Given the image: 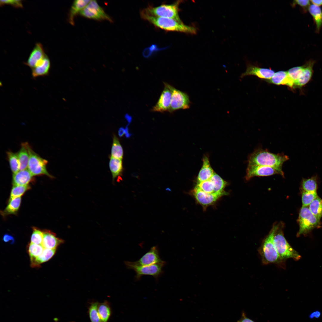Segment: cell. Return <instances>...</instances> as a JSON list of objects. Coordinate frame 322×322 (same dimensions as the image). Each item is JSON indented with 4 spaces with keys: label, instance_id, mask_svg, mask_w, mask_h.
Wrapping results in <instances>:
<instances>
[{
    "label": "cell",
    "instance_id": "obj_20",
    "mask_svg": "<svg viewBox=\"0 0 322 322\" xmlns=\"http://www.w3.org/2000/svg\"><path fill=\"white\" fill-rule=\"evenodd\" d=\"M214 173L210 166L208 158L205 156L203 158L202 166L197 177V183L210 179Z\"/></svg>",
    "mask_w": 322,
    "mask_h": 322
},
{
    "label": "cell",
    "instance_id": "obj_4",
    "mask_svg": "<svg viewBox=\"0 0 322 322\" xmlns=\"http://www.w3.org/2000/svg\"><path fill=\"white\" fill-rule=\"evenodd\" d=\"M284 224L280 222L278 223L273 238L274 245L281 259L283 261L287 259L292 258L298 260L300 255L290 245L284 236Z\"/></svg>",
    "mask_w": 322,
    "mask_h": 322
},
{
    "label": "cell",
    "instance_id": "obj_22",
    "mask_svg": "<svg viewBox=\"0 0 322 322\" xmlns=\"http://www.w3.org/2000/svg\"><path fill=\"white\" fill-rule=\"evenodd\" d=\"M267 81L276 85H285L291 88H293L294 84L293 82L289 77L287 72L284 71H279L275 73Z\"/></svg>",
    "mask_w": 322,
    "mask_h": 322
},
{
    "label": "cell",
    "instance_id": "obj_33",
    "mask_svg": "<svg viewBox=\"0 0 322 322\" xmlns=\"http://www.w3.org/2000/svg\"><path fill=\"white\" fill-rule=\"evenodd\" d=\"M44 248L41 245L35 244L31 242L28 244L27 250L31 262L41 254Z\"/></svg>",
    "mask_w": 322,
    "mask_h": 322
},
{
    "label": "cell",
    "instance_id": "obj_16",
    "mask_svg": "<svg viewBox=\"0 0 322 322\" xmlns=\"http://www.w3.org/2000/svg\"><path fill=\"white\" fill-rule=\"evenodd\" d=\"M43 237L42 245L44 248L56 249L58 246L63 243L64 241L57 237L56 234L50 230H43Z\"/></svg>",
    "mask_w": 322,
    "mask_h": 322
},
{
    "label": "cell",
    "instance_id": "obj_35",
    "mask_svg": "<svg viewBox=\"0 0 322 322\" xmlns=\"http://www.w3.org/2000/svg\"><path fill=\"white\" fill-rule=\"evenodd\" d=\"M213 182L214 188V192H219L224 191L227 182L219 175L215 173L210 179Z\"/></svg>",
    "mask_w": 322,
    "mask_h": 322
},
{
    "label": "cell",
    "instance_id": "obj_31",
    "mask_svg": "<svg viewBox=\"0 0 322 322\" xmlns=\"http://www.w3.org/2000/svg\"><path fill=\"white\" fill-rule=\"evenodd\" d=\"M98 311L101 322H107L111 313L110 306L109 303L105 301L99 303Z\"/></svg>",
    "mask_w": 322,
    "mask_h": 322
},
{
    "label": "cell",
    "instance_id": "obj_24",
    "mask_svg": "<svg viewBox=\"0 0 322 322\" xmlns=\"http://www.w3.org/2000/svg\"><path fill=\"white\" fill-rule=\"evenodd\" d=\"M109 167L112 176L113 182L120 177L123 171L122 160L110 157Z\"/></svg>",
    "mask_w": 322,
    "mask_h": 322
},
{
    "label": "cell",
    "instance_id": "obj_6",
    "mask_svg": "<svg viewBox=\"0 0 322 322\" xmlns=\"http://www.w3.org/2000/svg\"><path fill=\"white\" fill-rule=\"evenodd\" d=\"M299 229L297 234L299 236L306 234L313 229L320 226V219L315 216L308 207L302 206L298 219Z\"/></svg>",
    "mask_w": 322,
    "mask_h": 322
},
{
    "label": "cell",
    "instance_id": "obj_5",
    "mask_svg": "<svg viewBox=\"0 0 322 322\" xmlns=\"http://www.w3.org/2000/svg\"><path fill=\"white\" fill-rule=\"evenodd\" d=\"M181 1H178L171 4H162L156 7L150 6L143 9L140 13L156 17L172 19L182 22L178 13L179 6Z\"/></svg>",
    "mask_w": 322,
    "mask_h": 322
},
{
    "label": "cell",
    "instance_id": "obj_36",
    "mask_svg": "<svg viewBox=\"0 0 322 322\" xmlns=\"http://www.w3.org/2000/svg\"><path fill=\"white\" fill-rule=\"evenodd\" d=\"M31 187L29 185H13L11 189L9 199L20 197Z\"/></svg>",
    "mask_w": 322,
    "mask_h": 322
},
{
    "label": "cell",
    "instance_id": "obj_23",
    "mask_svg": "<svg viewBox=\"0 0 322 322\" xmlns=\"http://www.w3.org/2000/svg\"><path fill=\"white\" fill-rule=\"evenodd\" d=\"M91 0H77L73 2L70 8L69 15V21L72 25H74L75 16L87 5Z\"/></svg>",
    "mask_w": 322,
    "mask_h": 322
},
{
    "label": "cell",
    "instance_id": "obj_34",
    "mask_svg": "<svg viewBox=\"0 0 322 322\" xmlns=\"http://www.w3.org/2000/svg\"><path fill=\"white\" fill-rule=\"evenodd\" d=\"M10 167L13 174L19 171V163L17 153L11 151L7 153Z\"/></svg>",
    "mask_w": 322,
    "mask_h": 322
},
{
    "label": "cell",
    "instance_id": "obj_29",
    "mask_svg": "<svg viewBox=\"0 0 322 322\" xmlns=\"http://www.w3.org/2000/svg\"><path fill=\"white\" fill-rule=\"evenodd\" d=\"M317 175L313 176L309 178L303 179L301 182V186L303 191L310 192H317Z\"/></svg>",
    "mask_w": 322,
    "mask_h": 322
},
{
    "label": "cell",
    "instance_id": "obj_39",
    "mask_svg": "<svg viewBox=\"0 0 322 322\" xmlns=\"http://www.w3.org/2000/svg\"><path fill=\"white\" fill-rule=\"evenodd\" d=\"M43 235V230H41L35 227H33L30 242L35 244L41 245Z\"/></svg>",
    "mask_w": 322,
    "mask_h": 322
},
{
    "label": "cell",
    "instance_id": "obj_40",
    "mask_svg": "<svg viewBox=\"0 0 322 322\" xmlns=\"http://www.w3.org/2000/svg\"><path fill=\"white\" fill-rule=\"evenodd\" d=\"M196 186L205 193H211L215 192L214 185L210 179L198 182Z\"/></svg>",
    "mask_w": 322,
    "mask_h": 322
},
{
    "label": "cell",
    "instance_id": "obj_45",
    "mask_svg": "<svg viewBox=\"0 0 322 322\" xmlns=\"http://www.w3.org/2000/svg\"><path fill=\"white\" fill-rule=\"evenodd\" d=\"M239 321L240 322H255L248 318L244 312L242 313L241 318Z\"/></svg>",
    "mask_w": 322,
    "mask_h": 322
},
{
    "label": "cell",
    "instance_id": "obj_8",
    "mask_svg": "<svg viewBox=\"0 0 322 322\" xmlns=\"http://www.w3.org/2000/svg\"><path fill=\"white\" fill-rule=\"evenodd\" d=\"M125 263L129 269L133 270L135 272L136 279L138 280L144 275H151L157 279L162 274V268L166 262L164 261L160 263L145 266L134 265L130 261H126Z\"/></svg>",
    "mask_w": 322,
    "mask_h": 322
},
{
    "label": "cell",
    "instance_id": "obj_26",
    "mask_svg": "<svg viewBox=\"0 0 322 322\" xmlns=\"http://www.w3.org/2000/svg\"><path fill=\"white\" fill-rule=\"evenodd\" d=\"M17 154L19 163V170L27 169L29 154L26 142L21 144V148Z\"/></svg>",
    "mask_w": 322,
    "mask_h": 322
},
{
    "label": "cell",
    "instance_id": "obj_12",
    "mask_svg": "<svg viewBox=\"0 0 322 322\" xmlns=\"http://www.w3.org/2000/svg\"><path fill=\"white\" fill-rule=\"evenodd\" d=\"M172 95L169 112L179 109H186L190 106L188 95L185 93L176 89L171 86Z\"/></svg>",
    "mask_w": 322,
    "mask_h": 322
},
{
    "label": "cell",
    "instance_id": "obj_27",
    "mask_svg": "<svg viewBox=\"0 0 322 322\" xmlns=\"http://www.w3.org/2000/svg\"><path fill=\"white\" fill-rule=\"evenodd\" d=\"M308 10L312 16L316 26L317 32H319L322 26V11L319 6L313 4L310 5Z\"/></svg>",
    "mask_w": 322,
    "mask_h": 322
},
{
    "label": "cell",
    "instance_id": "obj_13",
    "mask_svg": "<svg viewBox=\"0 0 322 322\" xmlns=\"http://www.w3.org/2000/svg\"><path fill=\"white\" fill-rule=\"evenodd\" d=\"M164 84V88L160 98L152 109L153 112H162L169 111L172 95L171 86L167 83Z\"/></svg>",
    "mask_w": 322,
    "mask_h": 322
},
{
    "label": "cell",
    "instance_id": "obj_2",
    "mask_svg": "<svg viewBox=\"0 0 322 322\" xmlns=\"http://www.w3.org/2000/svg\"><path fill=\"white\" fill-rule=\"evenodd\" d=\"M141 17L157 27L166 31H176L195 34L196 30L194 27L187 26L182 22L172 19L156 17L140 13Z\"/></svg>",
    "mask_w": 322,
    "mask_h": 322
},
{
    "label": "cell",
    "instance_id": "obj_19",
    "mask_svg": "<svg viewBox=\"0 0 322 322\" xmlns=\"http://www.w3.org/2000/svg\"><path fill=\"white\" fill-rule=\"evenodd\" d=\"M314 61L311 60L304 65L302 72L299 78L295 82L293 88L301 87L307 83L312 77Z\"/></svg>",
    "mask_w": 322,
    "mask_h": 322
},
{
    "label": "cell",
    "instance_id": "obj_10",
    "mask_svg": "<svg viewBox=\"0 0 322 322\" xmlns=\"http://www.w3.org/2000/svg\"><path fill=\"white\" fill-rule=\"evenodd\" d=\"M80 14L82 16L89 19L112 21L110 17L95 0H91L80 12Z\"/></svg>",
    "mask_w": 322,
    "mask_h": 322
},
{
    "label": "cell",
    "instance_id": "obj_21",
    "mask_svg": "<svg viewBox=\"0 0 322 322\" xmlns=\"http://www.w3.org/2000/svg\"><path fill=\"white\" fill-rule=\"evenodd\" d=\"M33 176L28 169L19 170L13 174L12 184L13 185H24L28 184L32 179Z\"/></svg>",
    "mask_w": 322,
    "mask_h": 322
},
{
    "label": "cell",
    "instance_id": "obj_50",
    "mask_svg": "<svg viewBox=\"0 0 322 322\" xmlns=\"http://www.w3.org/2000/svg\"><path fill=\"white\" fill-rule=\"evenodd\" d=\"M125 117L126 118V120H127L128 121L129 123L131 122V117L130 116L127 114H126L125 116Z\"/></svg>",
    "mask_w": 322,
    "mask_h": 322
},
{
    "label": "cell",
    "instance_id": "obj_47",
    "mask_svg": "<svg viewBox=\"0 0 322 322\" xmlns=\"http://www.w3.org/2000/svg\"><path fill=\"white\" fill-rule=\"evenodd\" d=\"M149 47L152 53L154 51H157L158 50H162V49H164L161 48H158L157 46L155 44H152Z\"/></svg>",
    "mask_w": 322,
    "mask_h": 322
},
{
    "label": "cell",
    "instance_id": "obj_37",
    "mask_svg": "<svg viewBox=\"0 0 322 322\" xmlns=\"http://www.w3.org/2000/svg\"><path fill=\"white\" fill-rule=\"evenodd\" d=\"M98 303L91 304L89 308L88 312L91 322H101L98 311Z\"/></svg>",
    "mask_w": 322,
    "mask_h": 322
},
{
    "label": "cell",
    "instance_id": "obj_17",
    "mask_svg": "<svg viewBox=\"0 0 322 322\" xmlns=\"http://www.w3.org/2000/svg\"><path fill=\"white\" fill-rule=\"evenodd\" d=\"M51 67V63L48 56L46 55L39 61L32 69V75L34 78L48 75Z\"/></svg>",
    "mask_w": 322,
    "mask_h": 322
},
{
    "label": "cell",
    "instance_id": "obj_51",
    "mask_svg": "<svg viewBox=\"0 0 322 322\" xmlns=\"http://www.w3.org/2000/svg\"><path fill=\"white\" fill-rule=\"evenodd\" d=\"M238 322H240L239 321H238Z\"/></svg>",
    "mask_w": 322,
    "mask_h": 322
},
{
    "label": "cell",
    "instance_id": "obj_44",
    "mask_svg": "<svg viewBox=\"0 0 322 322\" xmlns=\"http://www.w3.org/2000/svg\"><path fill=\"white\" fill-rule=\"evenodd\" d=\"M3 239L4 242H9L11 244L14 243L15 242L14 238L13 237L8 234H4L3 236Z\"/></svg>",
    "mask_w": 322,
    "mask_h": 322
},
{
    "label": "cell",
    "instance_id": "obj_41",
    "mask_svg": "<svg viewBox=\"0 0 322 322\" xmlns=\"http://www.w3.org/2000/svg\"><path fill=\"white\" fill-rule=\"evenodd\" d=\"M304 67V65L295 67L291 68L287 71L289 77L293 82L294 83L300 76Z\"/></svg>",
    "mask_w": 322,
    "mask_h": 322
},
{
    "label": "cell",
    "instance_id": "obj_15",
    "mask_svg": "<svg viewBox=\"0 0 322 322\" xmlns=\"http://www.w3.org/2000/svg\"><path fill=\"white\" fill-rule=\"evenodd\" d=\"M46 55L42 45L40 43H37L24 64L32 69Z\"/></svg>",
    "mask_w": 322,
    "mask_h": 322
},
{
    "label": "cell",
    "instance_id": "obj_49",
    "mask_svg": "<svg viewBox=\"0 0 322 322\" xmlns=\"http://www.w3.org/2000/svg\"><path fill=\"white\" fill-rule=\"evenodd\" d=\"M126 130L123 127L120 128L118 130V133L119 136L120 137L122 136L125 133Z\"/></svg>",
    "mask_w": 322,
    "mask_h": 322
},
{
    "label": "cell",
    "instance_id": "obj_46",
    "mask_svg": "<svg viewBox=\"0 0 322 322\" xmlns=\"http://www.w3.org/2000/svg\"><path fill=\"white\" fill-rule=\"evenodd\" d=\"M152 52L149 47L145 48L143 52V55L145 58L150 57Z\"/></svg>",
    "mask_w": 322,
    "mask_h": 322
},
{
    "label": "cell",
    "instance_id": "obj_3",
    "mask_svg": "<svg viewBox=\"0 0 322 322\" xmlns=\"http://www.w3.org/2000/svg\"><path fill=\"white\" fill-rule=\"evenodd\" d=\"M277 225L278 223L273 225L258 249L262 262L264 264H275L282 265L284 262L279 257L274 243V234Z\"/></svg>",
    "mask_w": 322,
    "mask_h": 322
},
{
    "label": "cell",
    "instance_id": "obj_14",
    "mask_svg": "<svg viewBox=\"0 0 322 322\" xmlns=\"http://www.w3.org/2000/svg\"><path fill=\"white\" fill-rule=\"evenodd\" d=\"M164 261L160 258L158 248L157 246L152 247L139 259L134 262H131L134 265L145 266L160 263Z\"/></svg>",
    "mask_w": 322,
    "mask_h": 322
},
{
    "label": "cell",
    "instance_id": "obj_43",
    "mask_svg": "<svg viewBox=\"0 0 322 322\" xmlns=\"http://www.w3.org/2000/svg\"><path fill=\"white\" fill-rule=\"evenodd\" d=\"M295 4L299 5L303 8L306 10L310 6V1L309 0H297L294 1Z\"/></svg>",
    "mask_w": 322,
    "mask_h": 322
},
{
    "label": "cell",
    "instance_id": "obj_30",
    "mask_svg": "<svg viewBox=\"0 0 322 322\" xmlns=\"http://www.w3.org/2000/svg\"><path fill=\"white\" fill-rule=\"evenodd\" d=\"M123 155V149L119 140L115 134H114L110 156L122 160Z\"/></svg>",
    "mask_w": 322,
    "mask_h": 322
},
{
    "label": "cell",
    "instance_id": "obj_25",
    "mask_svg": "<svg viewBox=\"0 0 322 322\" xmlns=\"http://www.w3.org/2000/svg\"><path fill=\"white\" fill-rule=\"evenodd\" d=\"M56 249L44 248L41 254L31 262L32 267H39L43 263L47 261L54 255Z\"/></svg>",
    "mask_w": 322,
    "mask_h": 322
},
{
    "label": "cell",
    "instance_id": "obj_18",
    "mask_svg": "<svg viewBox=\"0 0 322 322\" xmlns=\"http://www.w3.org/2000/svg\"><path fill=\"white\" fill-rule=\"evenodd\" d=\"M275 73L274 71L270 69L261 68L253 65H249L246 71L241 77L249 75H254L262 79H270Z\"/></svg>",
    "mask_w": 322,
    "mask_h": 322
},
{
    "label": "cell",
    "instance_id": "obj_42",
    "mask_svg": "<svg viewBox=\"0 0 322 322\" xmlns=\"http://www.w3.org/2000/svg\"><path fill=\"white\" fill-rule=\"evenodd\" d=\"M22 1L20 0H0V4L1 6L9 5L16 8H22L23 5Z\"/></svg>",
    "mask_w": 322,
    "mask_h": 322
},
{
    "label": "cell",
    "instance_id": "obj_1",
    "mask_svg": "<svg viewBox=\"0 0 322 322\" xmlns=\"http://www.w3.org/2000/svg\"><path fill=\"white\" fill-rule=\"evenodd\" d=\"M289 159L288 157L286 155L274 154L259 148L249 156L248 165L269 166L282 171L283 163Z\"/></svg>",
    "mask_w": 322,
    "mask_h": 322
},
{
    "label": "cell",
    "instance_id": "obj_28",
    "mask_svg": "<svg viewBox=\"0 0 322 322\" xmlns=\"http://www.w3.org/2000/svg\"><path fill=\"white\" fill-rule=\"evenodd\" d=\"M21 202V197L9 199L7 206L1 212L2 215L5 216L16 214L18 210Z\"/></svg>",
    "mask_w": 322,
    "mask_h": 322
},
{
    "label": "cell",
    "instance_id": "obj_32",
    "mask_svg": "<svg viewBox=\"0 0 322 322\" xmlns=\"http://www.w3.org/2000/svg\"><path fill=\"white\" fill-rule=\"evenodd\" d=\"M309 206V208L312 213L320 219L322 217V199L318 196Z\"/></svg>",
    "mask_w": 322,
    "mask_h": 322
},
{
    "label": "cell",
    "instance_id": "obj_38",
    "mask_svg": "<svg viewBox=\"0 0 322 322\" xmlns=\"http://www.w3.org/2000/svg\"><path fill=\"white\" fill-rule=\"evenodd\" d=\"M318 196L317 192H310L303 191L301 196L302 206L308 207Z\"/></svg>",
    "mask_w": 322,
    "mask_h": 322
},
{
    "label": "cell",
    "instance_id": "obj_48",
    "mask_svg": "<svg viewBox=\"0 0 322 322\" xmlns=\"http://www.w3.org/2000/svg\"><path fill=\"white\" fill-rule=\"evenodd\" d=\"M310 1L313 4L318 6L322 5V0H310Z\"/></svg>",
    "mask_w": 322,
    "mask_h": 322
},
{
    "label": "cell",
    "instance_id": "obj_11",
    "mask_svg": "<svg viewBox=\"0 0 322 322\" xmlns=\"http://www.w3.org/2000/svg\"><path fill=\"white\" fill-rule=\"evenodd\" d=\"M275 174H280L283 177L282 171L269 166L257 165H248L246 171L245 179L249 180L254 177L268 176Z\"/></svg>",
    "mask_w": 322,
    "mask_h": 322
},
{
    "label": "cell",
    "instance_id": "obj_9",
    "mask_svg": "<svg viewBox=\"0 0 322 322\" xmlns=\"http://www.w3.org/2000/svg\"><path fill=\"white\" fill-rule=\"evenodd\" d=\"M191 193L196 202L205 208L214 203L219 198L228 193L225 191L211 193H207L196 186L191 191Z\"/></svg>",
    "mask_w": 322,
    "mask_h": 322
},
{
    "label": "cell",
    "instance_id": "obj_7",
    "mask_svg": "<svg viewBox=\"0 0 322 322\" xmlns=\"http://www.w3.org/2000/svg\"><path fill=\"white\" fill-rule=\"evenodd\" d=\"M26 144L29 154L27 169L31 174L33 176L44 175L53 178L47 169L48 161L35 153L28 143Z\"/></svg>",
    "mask_w": 322,
    "mask_h": 322
}]
</instances>
